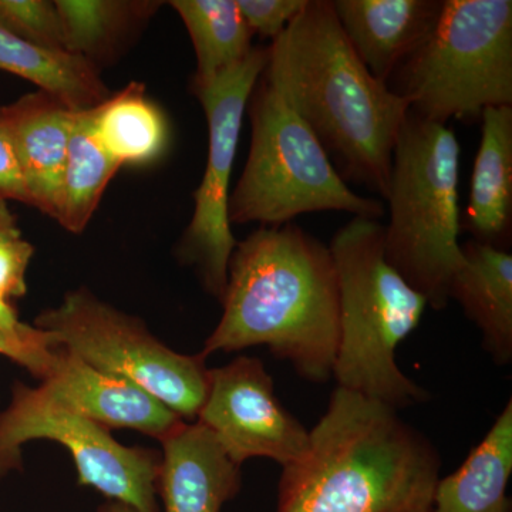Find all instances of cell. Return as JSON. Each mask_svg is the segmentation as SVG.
<instances>
[{
  "label": "cell",
  "mask_w": 512,
  "mask_h": 512,
  "mask_svg": "<svg viewBox=\"0 0 512 512\" xmlns=\"http://www.w3.org/2000/svg\"><path fill=\"white\" fill-rule=\"evenodd\" d=\"M261 79L311 128L346 183L386 201L410 107L360 62L330 0H308L271 42Z\"/></svg>",
  "instance_id": "obj_1"
},
{
  "label": "cell",
  "mask_w": 512,
  "mask_h": 512,
  "mask_svg": "<svg viewBox=\"0 0 512 512\" xmlns=\"http://www.w3.org/2000/svg\"><path fill=\"white\" fill-rule=\"evenodd\" d=\"M221 302L201 357L266 346L308 382L332 379L339 288L329 245L292 222L259 227L232 252Z\"/></svg>",
  "instance_id": "obj_2"
},
{
  "label": "cell",
  "mask_w": 512,
  "mask_h": 512,
  "mask_svg": "<svg viewBox=\"0 0 512 512\" xmlns=\"http://www.w3.org/2000/svg\"><path fill=\"white\" fill-rule=\"evenodd\" d=\"M441 457L397 410L336 387L309 447L282 467L276 512H431Z\"/></svg>",
  "instance_id": "obj_3"
},
{
  "label": "cell",
  "mask_w": 512,
  "mask_h": 512,
  "mask_svg": "<svg viewBox=\"0 0 512 512\" xmlns=\"http://www.w3.org/2000/svg\"><path fill=\"white\" fill-rule=\"evenodd\" d=\"M338 275L339 345L333 379L392 409L426 403L430 394L397 365L396 350L420 325L426 298L384 256V224L353 217L329 244Z\"/></svg>",
  "instance_id": "obj_4"
},
{
  "label": "cell",
  "mask_w": 512,
  "mask_h": 512,
  "mask_svg": "<svg viewBox=\"0 0 512 512\" xmlns=\"http://www.w3.org/2000/svg\"><path fill=\"white\" fill-rule=\"evenodd\" d=\"M461 148L453 128L409 110L393 151L384 256L429 308H446L464 262L458 205Z\"/></svg>",
  "instance_id": "obj_5"
},
{
  "label": "cell",
  "mask_w": 512,
  "mask_h": 512,
  "mask_svg": "<svg viewBox=\"0 0 512 512\" xmlns=\"http://www.w3.org/2000/svg\"><path fill=\"white\" fill-rule=\"evenodd\" d=\"M251 147L229 197L231 225L281 227L312 212H348L380 220L383 201L350 188L325 148L281 94L259 79L249 97Z\"/></svg>",
  "instance_id": "obj_6"
},
{
  "label": "cell",
  "mask_w": 512,
  "mask_h": 512,
  "mask_svg": "<svg viewBox=\"0 0 512 512\" xmlns=\"http://www.w3.org/2000/svg\"><path fill=\"white\" fill-rule=\"evenodd\" d=\"M387 86L440 124L512 106L511 0H444L436 29Z\"/></svg>",
  "instance_id": "obj_7"
},
{
  "label": "cell",
  "mask_w": 512,
  "mask_h": 512,
  "mask_svg": "<svg viewBox=\"0 0 512 512\" xmlns=\"http://www.w3.org/2000/svg\"><path fill=\"white\" fill-rule=\"evenodd\" d=\"M35 326L87 365L136 383L181 420L197 419L208 390L204 357L174 352L140 320L94 293H67L59 306L37 316Z\"/></svg>",
  "instance_id": "obj_8"
},
{
  "label": "cell",
  "mask_w": 512,
  "mask_h": 512,
  "mask_svg": "<svg viewBox=\"0 0 512 512\" xmlns=\"http://www.w3.org/2000/svg\"><path fill=\"white\" fill-rule=\"evenodd\" d=\"M52 440L70 451L79 483L137 512L158 510L160 461L143 448L126 447L106 427L67 406L45 386L16 383L0 413V477L22 466V447Z\"/></svg>",
  "instance_id": "obj_9"
},
{
  "label": "cell",
  "mask_w": 512,
  "mask_h": 512,
  "mask_svg": "<svg viewBox=\"0 0 512 512\" xmlns=\"http://www.w3.org/2000/svg\"><path fill=\"white\" fill-rule=\"evenodd\" d=\"M268 63V47H255L242 62L207 84H191L208 124V158L194 194V214L181 239L180 256L194 266L205 291L222 298L228 264L238 241L228 205L231 175L249 97Z\"/></svg>",
  "instance_id": "obj_10"
},
{
  "label": "cell",
  "mask_w": 512,
  "mask_h": 512,
  "mask_svg": "<svg viewBox=\"0 0 512 512\" xmlns=\"http://www.w3.org/2000/svg\"><path fill=\"white\" fill-rule=\"evenodd\" d=\"M197 421L239 467L254 457L286 467L308 451L309 430L279 402L274 380L256 357H237L208 370L207 397Z\"/></svg>",
  "instance_id": "obj_11"
},
{
  "label": "cell",
  "mask_w": 512,
  "mask_h": 512,
  "mask_svg": "<svg viewBox=\"0 0 512 512\" xmlns=\"http://www.w3.org/2000/svg\"><path fill=\"white\" fill-rule=\"evenodd\" d=\"M40 382L57 399L107 430H136L161 441L184 421L136 383L87 365L60 346Z\"/></svg>",
  "instance_id": "obj_12"
},
{
  "label": "cell",
  "mask_w": 512,
  "mask_h": 512,
  "mask_svg": "<svg viewBox=\"0 0 512 512\" xmlns=\"http://www.w3.org/2000/svg\"><path fill=\"white\" fill-rule=\"evenodd\" d=\"M444 0H330L353 52L384 84L436 29Z\"/></svg>",
  "instance_id": "obj_13"
},
{
  "label": "cell",
  "mask_w": 512,
  "mask_h": 512,
  "mask_svg": "<svg viewBox=\"0 0 512 512\" xmlns=\"http://www.w3.org/2000/svg\"><path fill=\"white\" fill-rule=\"evenodd\" d=\"M158 494L164 512H221L241 490V467L198 421H181L161 440Z\"/></svg>",
  "instance_id": "obj_14"
},
{
  "label": "cell",
  "mask_w": 512,
  "mask_h": 512,
  "mask_svg": "<svg viewBox=\"0 0 512 512\" xmlns=\"http://www.w3.org/2000/svg\"><path fill=\"white\" fill-rule=\"evenodd\" d=\"M3 111L32 207L55 220L76 111L43 92L22 97Z\"/></svg>",
  "instance_id": "obj_15"
},
{
  "label": "cell",
  "mask_w": 512,
  "mask_h": 512,
  "mask_svg": "<svg viewBox=\"0 0 512 512\" xmlns=\"http://www.w3.org/2000/svg\"><path fill=\"white\" fill-rule=\"evenodd\" d=\"M464 262L448 288V299L463 309L483 338L495 365L512 362V255L493 245L467 241Z\"/></svg>",
  "instance_id": "obj_16"
},
{
  "label": "cell",
  "mask_w": 512,
  "mask_h": 512,
  "mask_svg": "<svg viewBox=\"0 0 512 512\" xmlns=\"http://www.w3.org/2000/svg\"><path fill=\"white\" fill-rule=\"evenodd\" d=\"M480 121L464 227L474 241L504 249L512 225V106L488 107Z\"/></svg>",
  "instance_id": "obj_17"
},
{
  "label": "cell",
  "mask_w": 512,
  "mask_h": 512,
  "mask_svg": "<svg viewBox=\"0 0 512 512\" xmlns=\"http://www.w3.org/2000/svg\"><path fill=\"white\" fill-rule=\"evenodd\" d=\"M512 474V402L463 466L440 478L431 512H512L508 483Z\"/></svg>",
  "instance_id": "obj_18"
},
{
  "label": "cell",
  "mask_w": 512,
  "mask_h": 512,
  "mask_svg": "<svg viewBox=\"0 0 512 512\" xmlns=\"http://www.w3.org/2000/svg\"><path fill=\"white\" fill-rule=\"evenodd\" d=\"M0 70L39 86L67 109L89 110L110 96L96 66L84 57L43 49L0 29Z\"/></svg>",
  "instance_id": "obj_19"
},
{
  "label": "cell",
  "mask_w": 512,
  "mask_h": 512,
  "mask_svg": "<svg viewBox=\"0 0 512 512\" xmlns=\"http://www.w3.org/2000/svg\"><path fill=\"white\" fill-rule=\"evenodd\" d=\"M94 136L117 164L146 165L168 144V124L143 84L130 83L90 109Z\"/></svg>",
  "instance_id": "obj_20"
},
{
  "label": "cell",
  "mask_w": 512,
  "mask_h": 512,
  "mask_svg": "<svg viewBox=\"0 0 512 512\" xmlns=\"http://www.w3.org/2000/svg\"><path fill=\"white\" fill-rule=\"evenodd\" d=\"M120 168L94 136L90 109L76 111L55 220L82 234Z\"/></svg>",
  "instance_id": "obj_21"
},
{
  "label": "cell",
  "mask_w": 512,
  "mask_h": 512,
  "mask_svg": "<svg viewBox=\"0 0 512 512\" xmlns=\"http://www.w3.org/2000/svg\"><path fill=\"white\" fill-rule=\"evenodd\" d=\"M171 8L183 20L197 57L192 84H207L254 49L237 0H174Z\"/></svg>",
  "instance_id": "obj_22"
},
{
  "label": "cell",
  "mask_w": 512,
  "mask_h": 512,
  "mask_svg": "<svg viewBox=\"0 0 512 512\" xmlns=\"http://www.w3.org/2000/svg\"><path fill=\"white\" fill-rule=\"evenodd\" d=\"M62 23L64 50L93 63L134 23L150 18L158 2L121 0H56ZM94 64V63H93Z\"/></svg>",
  "instance_id": "obj_23"
},
{
  "label": "cell",
  "mask_w": 512,
  "mask_h": 512,
  "mask_svg": "<svg viewBox=\"0 0 512 512\" xmlns=\"http://www.w3.org/2000/svg\"><path fill=\"white\" fill-rule=\"evenodd\" d=\"M0 29L43 49L66 52L59 13L50 0H0Z\"/></svg>",
  "instance_id": "obj_24"
},
{
  "label": "cell",
  "mask_w": 512,
  "mask_h": 512,
  "mask_svg": "<svg viewBox=\"0 0 512 512\" xmlns=\"http://www.w3.org/2000/svg\"><path fill=\"white\" fill-rule=\"evenodd\" d=\"M56 348L55 336L36 326L25 325L18 332L0 330V355L25 367L39 380Z\"/></svg>",
  "instance_id": "obj_25"
},
{
  "label": "cell",
  "mask_w": 512,
  "mask_h": 512,
  "mask_svg": "<svg viewBox=\"0 0 512 512\" xmlns=\"http://www.w3.org/2000/svg\"><path fill=\"white\" fill-rule=\"evenodd\" d=\"M308 0H237L239 12L254 35L274 42L284 33Z\"/></svg>",
  "instance_id": "obj_26"
},
{
  "label": "cell",
  "mask_w": 512,
  "mask_h": 512,
  "mask_svg": "<svg viewBox=\"0 0 512 512\" xmlns=\"http://www.w3.org/2000/svg\"><path fill=\"white\" fill-rule=\"evenodd\" d=\"M32 245L22 238H0V298H20L28 291L26 272L33 256Z\"/></svg>",
  "instance_id": "obj_27"
},
{
  "label": "cell",
  "mask_w": 512,
  "mask_h": 512,
  "mask_svg": "<svg viewBox=\"0 0 512 512\" xmlns=\"http://www.w3.org/2000/svg\"><path fill=\"white\" fill-rule=\"evenodd\" d=\"M8 200L32 205L20 167L15 138L5 111L0 109V201Z\"/></svg>",
  "instance_id": "obj_28"
},
{
  "label": "cell",
  "mask_w": 512,
  "mask_h": 512,
  "mask_svg": "<svg viewBox=\"0 0 512 512\" xmlns=\"http://www.w3.org/2000/svg\"><path fill=\"white\" fill-rule=\"evenodd\" d=\"M25 326L20 322L18 313L6 299L0 298V330L5 332H18Z\"/></svg>",
  "instance_id": "obj_29"
},
{
  "label": "cell",
  "mask_w": 512,
  "mask_h": 512,
  "mask_svg": "<svg viewBox=\"0 0 512 512\" xmlns=\"http://www.w3.org/2000/svg\"><path fill=\"white\" fill-rule=\"evenodd\" d=\"M15 235H20L15 215L10 212L5 201H0V238L15 237Z\"/></svg>",
  "instance_id": "obj_30"
},
{
  "label": "cell",
  "mask_w": 512,
  "mask_h": 512,
  "mask_svg": "<svg viewBox=\"0 0 512 512\" xmlns=\"http://www.w3.org/2000/svg\"><path fill=\"white\" fill-rule=\"evenodd\" d=\"M97 512H137L134 508L128 507V505L119 503V501L107 500L106 503L100 505Z\"/></svg>",
  "instance_id": "obj_31"
}]
</instances>
